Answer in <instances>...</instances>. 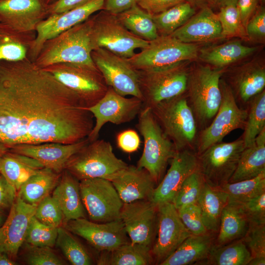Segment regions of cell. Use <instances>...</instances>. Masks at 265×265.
Returning <instances> with one entry per match:
<instances>
[{
  "mask_svg": "<svg viewBox=\"0 0 265 265\" xmlns=\"http://www.w3.org/2000/svg\"><path fill=\"white\" fill-rule=\"evenodd\" d=\"M194 14V9L188 1H186L153 15L152 18L159 36H167L184 25Z\"/></svg>",
  "mask_w": 265,
  "mask_h": 265,
  "instance_id": "39",
  "label": "cell"
},
{
  "mask_svg": "<svg viewBox=\"0 0 265 265\" xmlns=\"http://www.w3.org/2000/svg\"><path fill=\"white\" fill-rule=\"evenodd\" d=\"M204 179L197 170L183 182L172 202L177 209L188 205L197 204L204 184Z\"/></svg>",
  "mask_w": 265,
  "mask_h": 265,
  "instance_id": "44",
  "label": "cell"
},
{
  "mask_svg": "<svg viewBox=\"0 0 265 265\" xmlns=\"http://www.w3.org/2000/svg\"><path fill=\"white\" fill-rule=\"evenodd\" d=\"M119 148L126 153H132L138 150L140 145V137L133 130H127L119 133L117 136Z\"/></svg>",
  "mask_w": 265,
  "mask_h": 265,
  "instance_id": "53",
  "label": "cell"
},
{
  "mask_svg": "<svg viewBox=\"0 0 265 265\" xmlns=\"http://www.w3.org/2000/svg\"><path fill=\"white\" fill-rule=\"evenodd\" d=\"M228 202L227 194L204 183L197 204L203 222L209 232L217 233L222 211Z\"/></svg>",
  "mask_w": 265,
  "mask_h": 265,
  "instance_id": "32",
  "label": "cell"
},
{
  "mask_svg": "<svg viewBox=\"0 0 265 265\" xmlns=\"http://www.w3.org/2000/svg\"><path fill=\"white\" fill-rule=\"evenodd\" d=\"M256 50V47L232 41L201 51L200 57L205 62L221 68L251 55Z\"/></svg>",
  "mask_w": 265,
  "mask_h": 265,
  "instance_id": "36",
  "label": "cell"
},
{
  "mask_svg": "<svg viewBox=\"0 0 265 265\" xmlns=\"http://www.w3.org/2000/svg\"><path fill=\"white\" fill-rule=\"evenodd\" d=\"M259 0H261V1H262V2H264V1H265V0H258V1H259Z\"/></svg>",
  "mask_w": 265,
  "mask_h": 265,
  "instance_id": "63",
  "label": "cell"
},
{
  "mask_svg": "<svg viewBox=\"0 0 265 265\" xmlns=\"http://www.w3.org/2000/svg\"><path fill=\"white\" fill-rule=\"evenodd\" d=\"M6 218L4 210L0 209V228L4 223Z\"/></svg>",
  "mask_w": 265,
  "mask_h": 265,
  "instance_id": "61",
  "label": "cell"
},
{
  "mask_svg": "<svg viewBox=\"0 0 265 265\" xmlns=\"http://www.w3.org/2000/svg\"><path fill=\"white\" fill-rule=\"evenodd\" d=\"M247 115L242 136L244 148L251 145L265 129V91L253 97L247 104Z\"/></svg>",
  "mask_w": 265,
  "mask_h": 265,
  "instance_id": "40",
  "label": "cell"
},
{
  "mask_svg": "<svg viewBox=\"0 0 265 265\" xmlns=\"http://www.w3.org/2000/svg\"><path fill=\"white\" fill-rule=\"evenodd\" d=\"M198 167L196 151L189 149L178 151L171 159L167 173L155 187L150 200L157 206L172 202L183 182Z\"/></svg>",
  "mask_w": 265,
  "mask_h": 265,
  "instance_id": "21",
  "label": "cell"
},
{
  "mask_svg": "<svg viewBox=\"0 0 265 265\" xmlns=\"http://www.w3.org/2000/svg\"><path fill=\"white\" fill-rule=\"evenodd\" d=\"M258 0H238L237 5L239 11L241 23L244 27L255 12Z\"/></svg>",
  "mask_w": 265,
  "mask_h": 265,
  "instance_id": "55",
  "label": "cell"
},
{
  "mask_svg": "<svg viewBox=\"0 0 265 265\" xmlns=\"http://www.w3.org/2000/svg\"><path fill=\"white\" fill-rule=\"evenodd\" d=\"M58 228L45 225L33 216L28 226L25 242L33 246L52 248L55 244Z\"/></svg>",
  "mask_w": 265,
  "mask_h": 265,
  "instance_id": "45",
  "label": "cell"
},
{
  "mask_svg": "<svg viewBox=\"0 0 265 265\" xmlns=\"http://www.w3.org/2000/svg\"><path fill=\"white\" fill-rule=\"evenodd\" d=\"M42 3L47 6L50 5L56 2L58 0H40Z\"/></svg>",
  "mask_w": 265,
  "mask_h": 265,
  "instance_id": "62",
  "label": "cell"
},
{
  "mask_svg": "<svg viewBox=\"0 0 265 265\" xmlns=\"http://www.w3.org/2000/svg\"><path fill=\"white\" fill-rule=\"evenodd\" d=\"M222 73V69L207 65L198 66L188 74L187 101L198 126L202 129L210 124L220 106V80Z\"/></svg>",
  "mask_w": 265,
  "mask_h": 265,
  "instance_id": "4",
  "label": "cell"
},
{
  "mask_svg": "<svg viewBox=\"0 0 265 265\" xmlns=\"http://www.w3.org/2000/svg\"><path fill=\"white\" fill-rule=\"evenodd\" d=\"M212 234L190 236L160 265H188L204 261L214 244Z\"/></svg>",
  "mask_w": 265,
  "mask_h": 265,
  "instance_id": "27",
  "label": "cell"
},
{
  "mask_svg": "<svg viewBox=\"0 0 265 265\" xmlns=\"http://www.w3.org/2000/svg\"><path fill=\"white\" fill-rule=\"evenodd\" d=\"M93 50L106 49L125 59L133 56L135 50L142 49L149 41L141 39L127 29L116 15L102 9L90 16Z\"/></svg>",
  "mask_w": 265,
  "mask_h": 265,
  "instance_id": "7",
  "label": "cell"
},
{
  "mask_svg": "<svg viewBox=\"0 0 265 265\" xmlns=\"http://www.w3.org/2000/svg\"><path fill=\"white\" fill-rule=\"evenodd\" d=\"M61 174L44 167L21 186L17 195L27 203L38 205L56 186Z\"/></svg>",
  "mask_w": 265,
  "mask_h": 265,
  "instance_id": "35",
  "label": "cell"
},
{
  "mask_svg": "<svg viewBox=\"0 0 265 265\" xmlns=\"http://www.w3.org/2000/svg\"><path fill=\"white\" fill-rule=\"evenodd\" d=\"M27 245L25 261L29 265H62L65 262L48 246Z\"/></svg>",
  "mask_w": 265,
  "mask_h": 265,
  "instance_id": "48",
  "label": "cell"
},
{
  "mask_svg": "<svg viewBox=\"0 0 265 265\" xmlns=\"http://www.w3.org/2000/svg\"><path fill=\"white\" fill-rule=\"evenodd\" d=\"M237 204L240 206L249 223L265 224V192L244 202Z\"/></svg>",
  "mask_w": 265,
  "mask_h": 265,
  "instance_id": "50",
  "label": "cell"
},
{
  "mask_svg": "<svg viewBox=\"0 0 265 265\" xmlns=\"http://www.w3.org/2000/svg\"><path fill=\"white\" fill-rule=\"evenodd\" d=\"M143 106L141 99L121 96L108 87L96 104L87 108L95 118L94 127L87 137L89 142L98 139L100 131L106 123L120 125L129 122L138 115Z\"/></svg>",
  "mask_w": 265,
  "mask_h": 265,
  "instance_id": "15",
  "label": "cell"
},
{
  "mask_svg": "<svg viewBox=\"0 0 265 265\" xmlns=\"http://www.w3.org/2000/svg\"><path fill=\"white\" fill-rule=\"evenodd\" d=\"M89 142L87 137L71 144L45 142L15 145L9 150L33 158L45 168L61 174L70 159Z\"/></svg>",
  "mask_w": 265,
  "mask_h": 265,
  "instance_id": "23",
  "label": "cell"
},
{
  "mask_svg": "<svg viewBox=\"0 0 265 265\" xmlns=\"http://www.w3.org/2000/svg\"><path fill=\"white\" fill-rule=\"evenodd\" d=\"M217 16L221 25L223 37L246 35L237 4H229L221 6Z\"/></svg>",
  "mask_w": 265,
  "mask_h": 265,
  "instance_id": "46",
  "label": "cell"
},
{
  "mask_svg": "<svg viewBox=\"0 0 265 265\" xmlns=\"http://www.w3.org/2000/svg\"><path fill=\"white\" fill-rule=\"evenodd\" d=\"M90 17L47 41L33 62L35 64L41 68L58 63L96 67L91 57L93 47Z\"/></svg>",
  "mask_w": 265,
  "mask_h": 265,
  "instance_id": "2",
  "label": "cell"
},
{
  "mask_svg": "<svg viewBox=\"0 0 265 265\" xmlns=\"http://www.w3.org/2000/svg\"><path fill=\"white\" fill-rule=\"evenodd\" d=\"M238 0H216L217 3L221 6L229 4H237Z\"/></svg>",
  "mask_w": 265,
  "mask_h": 265,
  "instance_id": "59",
  "label": "cell"
},
{
  "mask_svg": "<svg viewBox=\"0 0 265 265\" xmlns=\"http://www.w3.org/2000/svg\"><path fill=\"white\" fill-rule=\"evenodd\" d=\"M37 206L26 202L17 195L8 216L0 228V252L7 254L14 260L25 242Z\"/></svg>",
  "mask_w": 265,
  "mask_h": 265,
  "instance_id": "20",
  "label": "cell"
},
{
  "mask_svg": "<svg viewBox=\"0 0 265 265\" xmlns=\"http://www.w3.org/2000/svg\"><path fill=\"white\" fill-rule=\"evenodd\" d=\"M128 166L115 156L109 142L97 139L74 154L67 162L65 170L79 181L93 178L110 181Z\"/></svg>",
  "mask_w": 265,
  "mask_h": 265,
  "instance_id": "6",
  "label": "cell"
},
{
  "mask_svg": "<svg viewBox=\"0 0 265 265\" xmlns=\"http://www.w3.org/2000/svg\"><path fill=\"white\" fill-rule=\"evenodd\" d=\"M91 57L108 87L121 96L135 97L142 101L137 71L127 59L102 48L93 50Z\"/></svg>",
  "mask_w": 265,
  "mask_h": 265,
  "instance_id": "14",
  "label": "cell"
},
{
  "mask_svg": "<svg viewBox=\"0 0 265 265\" xmlns=\"http://www.w3.org/2000/svg\"><path fill=\"white\" fill-rule=\"evenodd\" d=\"M246 35L254 40H261L265 37V10L258 8L249 19L246 28Z\"/></svg>",
  "mask_w": 265,
  "mask_h": 265,
  "instance_id": "51",
  "label": "cell"
},
{
  "mask_svg": "<svg viewBox=\"0 0 265 265\" xmlns=\"http://www.w3.org/2000/svg\"><path fill=\"white\" fill-rule=\"evenodd\" d=\"M198 53L194 43H184L170 35L159 36L127 60L135 70L148 71L194 59Z\"/></svg>",
  "mask_w": 265,
  "mask_h": 265,
  "instance_id": "10",
  "label": "cell"
},
{
  "mask_svg": "<svg viewBox=\"0 0 265 265\" xmlns=\"http://www.w3.org/2000/svg\"><path fill=\"white\" fill-rule=\"evenodd\" d=\"M105 0H92L69 10L49 15L36 28V37L27 58L34 62L44 44L48 40L80 24L104 9Z\"/></svg>",
  "mask_w": 265,
  "mask_h": 265,
  "instance_id": "16",
  "label": "cell"
},
{
  "mask_svg": "<svg viewBox=\"0 0 265 265\" xmlns=\"http://www.w3.org/2000/svg\"><path fill=\"white\" fill-rule=\"evenodd\" d=\"M138 115L136 127L143 138L144 148L136 166L147 170L158 185L168 161L178 151L164 132L150 107L143 106Z\"/></svg>",
  "mask_w": 265,
  "mask_h": 265,
  "instance_id": "3",
  "label": "cell"
},
{
  "mask_svg": "<svg viewBox=\"0 0 265 265\" xmlns=\"http://www.w3.org/2000/svg\"><path fill=\"white\" fill-rule=\"evenodd\" d=\"M151 248L144 245L124 244L109 251L101 252L97 261L99 265H149L154 263Z\"/></svg>",
  "mask_w": 265,
  "mask_h": 265,
  "instance_id": "33",
  "label": "cell"
},
{
  "mask_svg": "<svg viewBox=\"0 0 265 265\" xmlns=\"http://www.w3.org/2000/svg\"><path fill=\"white\" fill-rule=\"evenodd\" d=\"M9 150L5 144L0 142V159Z\"/></svg>",
  "mask_w": 265,
  "mask_h": 265,
  "instance_id": "60",
  "label": "cell"
},
{
  "mask_svg": "<svg viewBox=\"0 0 265 265\" xmlns=\"http://www.w3.org/2000/svg\"><path fill=\"white\" fill-rule=\"evenodd\" d=\"M110 181L124 203L151 200L157 185L147 170L129 165Z\"/></svg>",
  "mask_w": 265,
  "mask_h": 265,
  "instance_id": "24",
  "label": "cell"
},
{
  "mask_svg": "<svg viewBox=\"0 0 265 265\" xmlns=\"http://www.w3.org/2000/svg\"><path fill=\"white\" fill-rule=\"evenodd\" d=\"M34 216L41 222L52 227H59L63 224L62 211L50 194L38 204Z\"/></svg>",
  "mask_w": 265,
  "mask_h": 265,
  "instance_id": "47",
  "label": "cell"
},
{
  "mask_svg": "<svg viewBox=\"0 0 265 265\" xmlns=\"http://www.w3.org/2000/svg\"><path fill=\"white\" fill-rule=\"evenodd\" d=\"M17 196V191L0 173V209L11 208Z\"/></svg>",
  "mask_w": 265,
  "mask_h": 265,
  "instance_id": "54",
  "label": "cell"
},
{
  "mask_svg": "<svg viewBox=\"0 0 265 265\" xmlns=\"http://www.w3.org/2000/svg\"><path fill=\"white\" fill-rule=\"evenodd\" d=\"M162 130L177 151L194 150L198 137V125L184 95L160 103L151 107Z\"/></svg>",
  "mask_w": 265,
  "mask_h": 265,
  "instance_id": "5",
  "label": "cell"
},
{
  "mask_svg": "<svg viewBox=\"0 0 265 265\" xmlns=\"http://www.w3.org/2000/svg\"><path fill=\"white\" fill-rule=\"evenodd\" d=\"M221 102L218 110L211 123L198 134L196 153L199 155L213 144L222 142L233 130L243 129L247 111L239 107L233 91L224 80H220Z\"/></svg>",
  "mask_w": 265,
  "mask_h": 265,
  "instance_id": "11",
  "label": "cell"
},
{
  "mask_svg": "<svg viewBox=\"0 0 265 265\" xmlns=\"http://www.w3.org/2000/svg\"><path fill=\"white\" fill-rule=\"evenodd\" d=\"M189 0H135L136 4L152 16Z\"/></svg>",
  "mask_w": 265,
  "mask_h": 265,
  "instance_id": "52",
  "label": "cell"
},
{
  "mask_svg": "<svg viewBox=\"0 0 265 265\" xmlns=\"http://www.w3.org/2000/svg\"><path fill=\"white\" fill-rule=\"evenodd\" d=\"M170 35L186 43L209 41L223 37L217 14L207 7L193 15Z\"/></svg>",
  "mask_w": 265,
  "mask_h": 265,
  "instance_id": "25",
  "label": "cell"
},
{
  "mask_svg": "<svg viewBox=\"0 0 265 265\" xmlns=\"http://www.w3.org/2000/svg\"><path fill=\"white\" fill-rule=\"evenodd\" d=\"M80 189L90 220L106 222L120 218L124 203L111 181L103 178L82 180Z\"/></svg>",
  "mask_w": 265,
  "mask_h": 265,
  "instance_id": "13",
  "label": "cell"
},
{
  "mask_svg": "<svg viewBox=\"0 0 265 265\" xmlns=\"http://www.w3.org/2000/svg\"><path fill=\"white\" fill-rule=\"evenodd\" d=\"M157 238L151 247L154 263L160 265L192 234L181 221L171 202L158 206Z\"/></svg>",
  "mask_w": 265,
  "mask_h": 265,
  "instance_id": "18",
  "label": "cell"
},
{
  "mask_svg": "<svg viewBox=\"0 0 265 265\" xmlns=\"http://www.w3.org/2000/svg\"><path fill=\"white\" fill-rule=\"evenodd\" d=\"M241 239L251 255L248 265H265V224L249 223L248 229Z\"/></svg>",
  "mask_w": 265,
  "mask_h": 265,
  "instance_id": "43",
  "label": "cell"
},
{
  "mask_svg": "<svg viewBox=\"0 0 265 265\" xmlns=\"http://www.w3.org/2000/svg\"><path fill=\"white\" fill-rule=\"evenodd\" d=\"M17 265L14 260L11 259L7 254L0 252V265Z\"/></svg>",
  "mask_w": 265,
  "mask_h": 265,
  "instance_id": "58",
  "label": "cell"
},
{
  "mask_svg": "<svg viewBox=\"0 0 265 265\" xmlns=\"http://www.w3.org/2000/svg\"><path fill=\"white\" fill-rule=\"evenodd\" d=\"M251 259L250 252L240 238L220 246L214 244L208 257L199 264L248 265Z\"/></svg>",
  "mask_w": 265,
  "mask_h": 265,
  "instance_id": "38",
  "label": "cell"
},
{
  "mask_svg": "<svg viewBox=\"0 0 265 265\" xmlns=\"http://www.w3.org/2000/svg\"><path fill=\"white\" fill-rule=\"evenodd\" d=\"M92 0H58L54 3L49 5V15L62 13L82 5Z\"/></svg>",
  "mask_w": 265,
  "mask_h": 265,
  "instance_id": "56",
  "label": "cell"
},
{
  "mask_svg": "<svg viewBox=\"0 0 265 265\" xmlns=\"http://www.w3.org/2000/svg\"><path fill=\"white\" fill-rule=\"evenodd\" d=\"M64 227L85 239L101 252L112 250L130 242L120 218L106 222H96L81 218L70 220L64 224Z\"/></svg>",
  "mask_w": 265,
  "mask_h": 265,
  "instance_id": "19",
  "label": "cell"
},
{
  "mask_svg": "<svg viewBox=\"0 0 265 265\" xmlns=\"http://www.w3.org/2000/svg\"><path fill=\"white\" fill-rule=\"evenodd\" d=\"M244 149L242 137L231 142H219L197 155L198 170L204 181L213 187L228 183Z\"/></svg>",
  "mask_w": 265,
  "mask_h": 265,
  "instance_id": "12",
  "label": "cell"
},
{
  "mask_svg": "<svg viewBox=\"0 0 265 265\" xmlns=\"http://www.w3.org/2000/svg\"><path fill=\"white\" fill-rule=\"evenodd\" d=\"M52 197L62 211L63 224L68 221L85 218V210L80 196V182L67 170L61 174L53 190Z\"/></svg>",
  "mask_w": 265,
  "mask_h": 265,
  "instance_id": "26",
  "label": "cell"
},
{
  "mask_svg": "<svg viewBox=\"0 0 265 265\" xmlns=\"http://www.w3.org/2000/svg\"><path fill=\"white\" fill-rule=\"evenodd\" d=\"M94 117L79 96L28 58L0 62V142L71 144L88 137Z\"/></svg>",
  "mask_w": 265,
  "mask_h": 265,
  "instance_id": "1",
  "label": "cell"
},
{
  "mask_svg": "<svg viewBox=\"0 0 265 265\" xmlns=\"http://www.w3.org/2000/svg\"><path fill=\"white\" fill-rule=\"evenodd\" d=\"M249 221L238 204L228 202L220 217L218 235L214 245L220 246L242 238L245 235Z\"/></svg>",
  "mask_w": 265,
  "mask_h": 265,
  "instance_id": "30",
  "label": "cell"
},
{
  "mask_svg": "<svg viewBox=\"0 0 265 265\" xmlns=\"http://www.w3.org/2000/svg\"><path fill=\"white\" fill-rule=\"evenodd\" d=\"M116 16L127 29L141 39L151 41L159 36L152 16L136 4Z\"/></svg>",
  "mask_w": 265,
  "mask_h": 265,
  "instance_id": "37",
  "label": "cell"
},
{
  "mask_svg": "<svg viewBox=\"0 0 265 265\" xmlns=\"http://www.w3.org/2000/svg\"><path fill=\"white\" fill-rule=\"evenodd\" d=\"M43 168L35 159L10 150L0 159V173L17 192L27 180Z\"/></svg>",
  "mask_w": 265,
  "mask_h": 265,
  "instance_id": "28",
  "label": "cell"
},
{
  "mask_svg": "<svg viewBox=\"0 0 265 265\" xmlns=\"http://www.w3.org/2000/svg\"><path fill=\"white\" fill-rule=\"evenodd\" d=\"M48 6L40 0H0V23L18 32H35L49 16Z\"/></svg>",
  "mask_w": 265,
  "mask_h": 265,
  "instance_id": "22",
  "label": "cell"
},
{
  "mask_svg": "<svg viewBox=\"0 0 265 265\" xmlns=\"http://www.w3.org/2000/svg\"><path fill=\"white\" fill-rule=\"evenodd\" d=\"M185 63L148 71L136 70L143 106L152 107L184 94L189 74Z\"/></svg>",
  "mask_w": 265,
  "mask_h": 265,
  "instance_id": "8",
  "label": "cell"
},
{
  "mask_svg": "<svg viewBox=\"0 0 265 265\" xmlns=\"http://www.w3.org/2000/svg\"><path fill=\"white\" fill-rule=\"evenodd\" d=\"M36 32H20L0 23V62L27 58Z\"/></svg>",
  "mask_w": 265,
  "mask_h": 265,
  "instance_id": "31",
  "label": "cell"
},
{
  "mask_svg": "<svg viewBox=\"0 0 265 265\" xmlns=\"http://www.w3.org/2000/svg\"><path fill=\"white\" fill-rule=\"evenodd\" d=\"M233 84L238 100L247 105L253 97L265 90L264 67L257 63L247 64L235 75Z\"/></svg>",
  "mask_w": 265,
  "mask_h": 265,
  "instance_id": "34",
  "label": "cell"
},
{
  "mask_svg": "<svg viewBox=\"0 0 265 265\" xmlns=\"http://www.w3.org/2000/svg\"><path fill=\"white\" fill-rule=\"evenodd\" d=\"M43 69L76 93L87 108L96 104L108 88L96 67L83 64L58 63Z\"/></svg>",
  "mask_w": 265,
  "mask_h": 265,
  "instance_id": "9",
  "label": "cell"
},
{
  "mask_svg": "<svg viewBox=\"0 0 265 265\" xmlns=\"http://www.w3.org/2000/svg\"><path fill=\"white\" fill-rule=\"evenodd\" d=\"M177 211L183 223L192 235H200L209 232L204 225L197 204L186 205Z\"/></svg>",
  "mask_w": 265,
  "mask_h": 265,
  "instance_id": "49",
  "label": "cell"
},
{
  "mask_svg": "<svg viewBox=\"0 0 265 265\" xmlns=\"http://www.w3.org/2000/svg\"><path fill=\"white\" fill-rule=\"evenodd\" d=\"M120 218L131 243L151 248L157 233V205L150 200L124 203Z\"/></svg>",
  "mask_w": 265,
  "mask_h": 265,
  "instance_id": "17",
  "label": "cell"
},
{
  "mask_svg": "<svg viewBox=\"0 0 265 265\" xmlns=\"http://www.w3.org/2000/svg\"><path fill=\"white\" fill-rule=\"evenodd\" d=\"M56 246L73 265H93V259L84 246L64 227L58 228Z\"/></svg>",
  "mask_w": 265,
  "mask_h": 265,
  "instance_id": "42",
  "label": "cell"
},
{
  "mask_svg": "<svg viewBox=\"0 0 265 265\" xmlns=\"http://www.w3.org/2000/svg\"><path fill=\"white\" fill-rule=\"evenodd\" d=\"M217 188L227 194L228 202L243 203L265 192V172L253 179L227 183Z\"/></svg>",
  "mask_w": 265,
  "mask_h": 265,
  "instance_id": "41",
  "label": "cell"
},
{
  "mask_svg": "<svg viewBox=\"0 0 265 265\" xmlns=\"http://www.w3.org/2000/svg\"><path fill=\"white\" fill-rule=\"evenodd\" d=\"M135 3V0H105L104 10L117 15L131 7Z\"/></svg>",
  "mask_w": 265,
  "mask_h": 265,
  "instance_id": "57",
  "label": "cell"
},
{
  "mask_svg": "<svg viewBox=\"0 0 265 265\" xmlns=\"http://www.w3.org/2000/svg\"><path fill=\"white\" fill-rule=\"evenodd\" d=\"M264 172H265V129L256 137L251 145L244 148L228 183L253 179Z\"/></svg>",
  "mask_w": 265,
  "mask_h": 265,
  "instance_id": "29",
  "label": "cell"
}]
</instances>
